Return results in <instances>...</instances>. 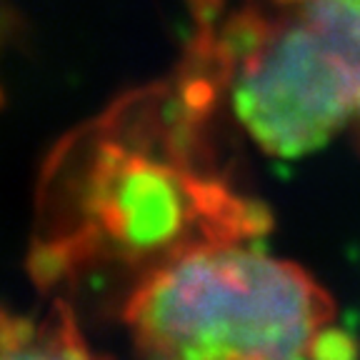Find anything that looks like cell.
Here are the masks:
<instances>
[{"instance_id": "1", "label": "cell", "mask_w": 360, "mask_h": 360, "mask_svg": "<svg viewBox=\"0 0 360 360\" xmlns=\"http://www.w3.org/2000/svg\"><path fill=\"white\" fill-rule=\"evenodd\" d=\"M123 318L150 360H355L326 288L245 240L200 243L160 260Z\"/></svg>"}, {"instance_id": "2", "label": "cell", "mask_w": 360, "mask_h": 360, "mask_svg": "<svg viewBox=\"0 0 360 360\" xmlns=\"http://www.w3.org/2000/svg\"><path fill=\"white\" fill-rule=\"evenodd\" d=\"M202 43L238 125L265 155L298 160L353 130L358 65L328 0H248Z\"/></svg>"}, {"instance_id": "3", "label": "cell", "mask_w": 360, "mask_h": 360, "mask_svg": "<svg viewBox=\"0 0 360 360\" xmlns=\"http://www.w3.org/2000/svg\"><path fill=\"white\" fill-rule=\"evenodd\" d=\"M83 208L90 236L153 265L200 243L245 240L268 225L258 205L193 175L180 160L120 141L98 148Z\"/></svg>"}, {"instance_id": "4", "label": "cell", "mask_w": 360, "mask_h": 360, "mask_svg": "<svg viewBox=\"0 0 360 360\" xmlns=\"http://www.w3.org/2000/svg\"><path fill=\"white\" fill-rule=\"evenodd\" d=\"M0 360H101L65 305L43 315L0 310Z\"/></svg>"}, {"instance_id": "5", "label": "cell", "mask_w": 360, "mask_h": 360, "mask_svg": "<svg viewBox=\"0 0 360 360\" xmlns=\"http://www.w3.org/2000/svg\"><path fill=\"white\" fill-rule=\"evenodd\" d=\"M348 3H355V6H360V0H348Z\"/></svg>"}]
</instances>
